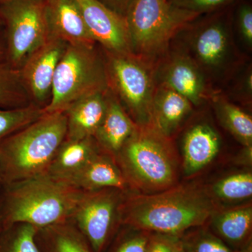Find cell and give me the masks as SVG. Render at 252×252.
<instances>
[{
  "label": "cell",
  "mask_w": 252,
  "mask_h": 252,
  "mask_svg": "<svg viewBox=\"0 0 252 252\" xmlns=\"http://www.w3.org/2000/svg\"><path fill=\"white\" fill-rule=\"evenodd\" d=\"M219 207L203 187L175 185L158 193L131 195L121 205L120 220L149 233L182 235L206 224Z\"/></svg>",
  "instance_id": "cell-1"
},
{
  "label": "cell",
  "mask_w": 252,
  "mask_h": 252,
  "mask_svg": "<svg viewBox=\"0 0 252 252\" xmlns=\"http://www.w3.org/2000/svg\"><path fill=\"white\" fill-rule=\"evenodd\" d=\"M84 191L48 175L9 185L2 228L26 223L37 229L70 221Z\"/></svg>",
  "instance_id": "cell-2"
},
{
  "label": "cell",
  "mask_w": 252,
  "mask_h": 252,
  "mask_svg": "<svg viewBox=\"0 0 252 252\" xmlns=\"http://www.w3.org/2000/svg\"><path fill=\"white\" fill-rule=\"evenodd\" d=\"M67 136L64 112H44L0 144V180L6 185L46 173Z\"/></svg>",
  "instance_id": "cell-3"
},
{
  "label": "cell",
  "mask_w": 252,
  "mask_h": 252,
  "mask_svg": "<svg viewBox=\"0 0 252 252\" xmlns=\"http://www.w3.org/2000/svg\"><path fill=\"white\" fill-rule=\"evenodd\" d=\"M198 18L176 36L177 43L171 46L188 55L217 91L216 86L226 84L243 67L244 59L226 14Z\"/></svg>",
  "instance_id": "cell-4"
},
{
  "label": "cell",
  "mask_w": 252,
  "mask_h": 252,
  "mask_svg": "<svg viewBox=\"0 0 252 252\" xmlns=\"http://www.w3.org/2000/svg\"><path fill=\"white\" fill-rule=\"evenodd\" d=\"M127 183L154 193L177 183L178 162L171 138L151 125L139 126L114 158Z\"/></svg>",
  "instance_id": "cell-5"
},
{
  "label": "cell",
  "mask_w": 252,
  "mask_h": 252,
  "mask_svg": "<svg viewBox=\"0 0 252 252\" xmlns=\"http://www.w3.org/2000/svg\"><path fill=\"white\" fill-rule=\"evenodd\" d=\"M201 16L167 0H132L125 16L131 54L155 65L176 36Z\"/></svg>",
  "instance_id": "cell-6"
},
{
  "label": "cell",
  "mask_w": 252,
  "mask_h": 252,
  "mask_svg": "<svg viewBox=\"0 0 252 252\" xmlns=\"http://www.w3.org/2000/svg\"><path fill=\"white\" fill-rule=\"evenodd\" d=\"M92 48L69 44L60 59L44 112H65L88 94L107 89L106 67Z\"/></svg>",
  "instance_id": "cell-7"
},
{
  "label": "cell",
  "mask_w": 252,
  "mask_h": 252,
  "mask_svg": "<svg viewBox=\"0 0 252 252\" xmlns=\"http://www.w3.org/2000/svg\"><path fill=\"white\" fill-rule=\"evenodd\" d=\"M109 54L107 81L122 99V107L137 126L150 125L157 86L154 64L132 54Z\"/></svg>",
  "instance_id": "cell-8"
},
{
  "label": "cell",
  "mask_w": 252,
  "mask_h": 252,
  "mask_svg": "<svg viewBox=\"0 0 252 252\" xmlns=\"http://www.w3.org/2000/svg\"><path fill=\"white\" fill-rule=\"evenodd\" d=\"M122 190L104 189L84 191L72 220L93 252H104L121 223Z\"/></svg>",
  "instance_id": "cell-9"
},
{
  "label": "cell",
  "mask_w": 252,
  "mask_h": 252,
  "mask_svg": "<svg viewBox=\"0 0 252 252\" xmlns=\"http://www.w3.org/2000/svg\"><path fill=\"white\" fill-rule=\"evenodd\" d=\"M154 67L157 84L182 94L195 107L210 100L217 92L196 63L175 46H170Z\"/></svg>",
  "instance_id": "cell-10"
},
{
  "label": "cell",
  "mask_w": 252,
  "mask_h": 252,
  "mask_svg": "<svg viewBox=\"0 0 252 252\" xmlns=\"http://www.w3.org/2000/svg\"><path fill=\"white\" fill-rule=\"evenodd\" d=\"M10 51L13 61L21 63L46 42L47 13L32 0H20L9 14Z\"/></svg>",
  "instance_id": "cell-11"
},
{
  "label": "cell",
  "mask_w": 252,
  "mask_h": 252,
  "mask_svg": "<svg viewBox=\"0 0 252 252\" xmlns=\"http://www.w3.org/2000/svg\"><path fill=\"white\" fill-rule=\"evenodd\" d=\"M94 40L112 54H130L126 18L99 0H74Z\"/></svg>",
  "instance_id": "cell-12"
},
{
  "label": "cell",
  "mask_w": 252,
  "mask_h": 252,
  "mask_svg": "<svg viewBox=\"0 0 252 252\" xmlns=\"http://www.w3.org/2000/svg\"><path fill=\"white\" fill-rule=\"evenodd\" d=\"M221 138L209 123L198 122L186 131L182 142L184 171L187 176L203 170L217 157Z\"/></svg>",
  "instance_id": "cell-13"
},
{
  "label": "cell",
  "mask_w": 252,
  "mask_h": 252,
  "mask_svg": "<svg viewBox=\"0 0 252 252\" xmlns=\"http://www.w3.org/2000/svg\"><path fill=\"white\" fill-rule=\"evenodd\" d=\"M65 183L83 191L115 189L124 192L130 187L115 159L102 151Z\"/></svg>",
  "instance_id": "cell-14"
},
{
  "label": "cell",
  "mask_w": 252,
  "mask_h": 252,
  "mask_svg": "<svg viewBox=\"0 0 252 252\" xmlns=\"http://www.w3.org/2000/svg\"><path fill=\"white\" fill-rule=\"evenodd\" d=\"M188 99L162 84H157L152 101L150 125L171 138L193 112Z\"/></svg>",
  "instance_id": "cell-15"
},
{
  "label": "cell",
  "mask_w": 252,
  "mask_h": 252,
  "mask_svg": "<svg viewBox=\"0 0 252 252\" xmlns=\"http://www.w3.org/2000/svg\"><path fill=\"white\" fill-rule=\"evenodd\" d=\"M106 91H98L79 99L68 107L66 139L79 140L94 137L107 112Z\"/></svg>",
  "instance_id": "cell-16"
},
{
  "label": "cell",
  "mask_w": 252,
  "mask_h": 252,
  "mask_svg": "<svg viewBox=\"0 0 252 252\" xmlns=\"http://www.w3.org/2000/svg\"><path fill=\"white\" fill-rule=\"evenodd\" d=\"M207 223L215 235L236 251L252 245L251 203L228 209L219 207Z\"/></svg>",
  "instance_id": "cell-17"
},
{
  "label": "cell",
  "mask_w": 252,
  "mask_h": 252,
  "mask_svg": "<svg viewBox=\"0 0 252 252\" xmlns=\"http://www.w3.org/2000/svg\"><path fill=\"white\" fill-rule=\"evenodd\" d=\"M64 49L59 40L46 42L29 57L24 77L36 99H44L51 90L55 72Z\"/></svg>",
  "instance_id": "cell-18"
},
{
  "label": "cell",
  "mask_w": 252,
  "mask_h": 252,
  "mask_svg": "<svg viewBox=\"0 0 252 252\" xmlns=\"http://www.w3.org/2000/svg\"><path fill=\"white\" fill-rule=\"evenodd\" d=\"M49 19L59 37L72 45L92 48L95 42L74 0H51Z\"/></svg>",
  "instance_id": "cell-19"
},
{
  "label": "cell",
  "mask_w": 252,
  "mask_h": 252,
  "mask_svg": "<svg viewBox=\"0 0 252 252\" xmlns=\"http://www.w3.org/2000/svg\"><path fill=\"white\" fill-rule=\"evenodd\" d=\"M137 127L120 102L108 98L105 116L94 137L100 149L114 158Z\"/></svg>",
  "instance_id": "cell-20"
},
{
  "label": "cell",
  "mask_w": 252,
  "mask_h": 252,
  "mask_svg": "<svg viewBox=\"0 0 252 252\" xmlns=\"http://www.w3.org/2000/svg\"><path fill=\"white\" fill-rule=\"evenodd\" d=\"M101 151L102 149L94 137L79 140L65 139L46 174L56 180L66 182Z\"/></svg>",
  "instance_id": "cell-21"
},
{
  "label": "cell",
  "mask_w": 252,
  "mask_h": 252,
  "mask_svg": "<svg viewBox=\"0 0 252 252\" xmlns=\"http://www.w3.org/2000/svg\"><path fill=\"white\" fill-rule=\"evenodd\" d=\"M36 241L41 252H93L85 238L70 221L38 229Z\"/></svg>",
  "instance_id": "cell-22"
},
{
  "label": "cell",
  "mask_w": 252,
  "mask_h": 252,
  "mask_svg": "<svg viewBox=\"0 0 252 252\" xmlns=\"http://www.w3.org/2000/svg\"><path fill=\"white\" fill-rule=\"evenodd\" d=\"M220 124L244 147H252V119L251 116L223 94L216 92L211 99Z\"/></svg>",
  "instance_id": "cell-23"
},
{
  "label": "cell",
  "mask_w": 252,
  "mask_h": 252,
  "mask_svg": "<svg viewBox=\"0 0 252 252\" xmlns=\"http://www.w3.org/2000/svg\"><path fill=\"white\" fill-rule=\"evenodd\" d=\"M210 193L216 201L235 203L249 200L252 196V172H240L226 176L212 186Z\"/></svg>",
  "instance_id": "cell-24"
},
{
  "label": "cell",
  "mask_w": 252,
  "mask_h": 252,
  "mask_svg": "<svg viewBox=\"0 0 252 252\" xmlns=\"http://www.w3.org/2000/svg\"><path fill=\"white\" fill-rule=\"evenodd\" d=\"M37 228L16 223L0 230V252H41L36 241Z\"/></svg>",
  "instance_id": "cell-25"
},
{
  "label": "cell",
  "mask_w": 252,
  "mask_h": 252,
  "mask_svg": "<svg viewBox=\"0 0 252 252\" xmlns=\"http://www.w3.org/2000/svg\"><path fill=\"white\" fill-rule=\"evenodd\" d=\"M181 239L183 252H243L230 248L205 225L187 230Z\"/></svg>",
  "instance_id": "cell-26"
},
{
  "label": "cell",
  "mask_w": 252,
  "mask_h": 252,
  "mask_svg": "<svg viewBox=\"0 0 252 252\" xmlns=\"http://www.w3.org/2000/svg\"><path fill=\"white\" fill-rule=\"evenodd\" d=\"M44 113V110L34 107L0 111V139L29 125Z\"/></svg>",
  "instance_id": "cell-27"
},
{
  "label": "cell",
  "mask_w": 252,
  "mask_h": 252,
  "mask_svg": "<svg viewBox=\"0 0 252 252\" xmlns=\"http://www.w3.org/2000/svg\"><path fill=\"white\" fill-rule=\"evenodd\" d=\"M170 4L181 9L203 15L212 14L224 9L235 0H167Z\"/></svg>",
  "instance_id": "cell-28"
},
{
  "label": "cell",
  "mask_w": 252,
  "mask_h": 252,
  "mask_svg": "<svg viewBox=\"0 0 252 252\" xmlns=\"http://www.w3.org/2000/svg\"><path fill=\"white\" fill-rule=\"evenodd\" d=\"M130 228L132 232L119 240L114 252H147L150 233Z\"/></svg>",
  "instance_id": "cell-29"
},
{
  "label": "cell",
  "mask_w": 252,
  "mask_h": 252,
  "mask_svg": "<svg viewBox=\"0 0 252 252\" xmlns=\"http://www.w3.org/2000/svg\"><path fill=\"white\" fill-rule=\"evenodd\" d=\"M181 235L150 233L147 252H183Z\"/></svg>",
  "instance_id": "cell-30"
},
{
  "label": "cell",
  "mask_w": 252,
  "mask_h": 252,
  "mask_svg": "<svg viewBox=\"0 0 252 252\" xmlns=\"http://www.w3.org/2000/svg\"><path fill=\"white\" fill-rule=\"evenodd\" d=\"M237 28L240 41L249 51L252 48V8L251 5L243 4L239 8Z\"/></svg>",
  "instance_id": "cell-31"
},
{
  "label": "cell",
  "mask_w": 252,
  "mask_h": 252,
  "mask_svg": "<svg viewBox=\"0 0 252 252\" xmlns=\"http://www.w3.org/2000/svg\"><path fill=\"white\" fill-rule=\"evenodd\" d=\"M241 74L239 75L238 81L235 83L231 94L239 99H243V102H250L252 95V73L251 65L248 66L246 69L241 68Z\"/></svg>",
  "instance_id": "cell-32"
},
{
  "label": "cell",
  "mask_w": 252,
  "mask_h": 252,
  "mask_svg": "<svg viewBox=\"0 0 252 252\" xmlns=\"http://www.w3.org/2000/svg\"><path fill=\"white\" fill-rule=\"evenodd\" d=\"M99 1L109 9L125 17L126 11L128 9L132 0H99Z\"/></svg>",
  "instance_id": "cell-33"
},
{
  "label": "cell",
  "mask_w": 252,
  "mask_h": 252,
  "mask_svg": "<svg viewBox=\"0 0 252 252\" xmlns=\"http://www.w3.org/2000/svg\"><path fill=\"white\" fill-rule=\"evenodd\" d=\"M5 94H6V93H5L4 89L0 86V102H2L3 99L5 98Z\"/></svg>",
  "instance_id": "cell-34"
},
{
  "label": "cell",
  "mask_w": 252,
  "mask_h": 252,
  "mask_svg": "<svg viewBox=\"0 0 252 252\" xmlns=\"http://www.w3.org/2000/svg\"><path fill=\"white\" fill-rule=\"evenodd\" d=\"M243 252H252V245H249L248 248L244 249Z\"/></svg>",
  "instance_id": "cell-35"
},
{
  "label": "cell",
  "mask_w": 252,
  "mask_h": 252,
  "mask_svg": "<svg viewBox=\"0 0 252 252\" xmlns=\"http://www.w3.org/2000/svg\"><path fill=\"white\" fill-rule=\"evenodd\" d=\"M2 228V223H1V215H0V230Z\"/></svg>",
  "instance_id": "cell-36"
},
{
  "label": "cell",
  "mask_w": 252,
  "mask_h": 252,
  "mask_svg": "<svg viewBox=\"0 0 252 252\" xmlns=\"http://www.w3.org/2000/svg\"><path fill=\"white\" fill-rule=\"evenodd\" d=\"M0 182H1V180H0Z\"/></svg>",
  "instance_id": "cell-37"
}]
</instances>
